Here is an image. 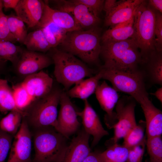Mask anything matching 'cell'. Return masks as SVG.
I'll return each instance as SVG.
<instances>
[{"label": "cell", "instance_id": "cell-1", "mask_svg": "<svg viewBox=\"0 0 162 162\" xmlns=\"http://www.w3.org/2000/svg\"><path fill=\"white\" fill-rule=\"evenodd\" d=\"M102 44L100 55L104 61L102 66L131 73L141 71L142 58L134 38Z\"/></svg>", "mask_w": 162, "mask_h": 162}, {"label": "cell", "instance_id": "cell-2", "mask_svg": "<svg viewBox=\"0 0 162 162\" xmlns=\"http://www.w3.org/2000/svg\"><path fill=\"white\" fill-rule=\"evenodd\" d=\"M101 31L96 26L68 32L60 45L62 50L78 56L85 62L96 64L99 61L101 50Z\"/></svg>", "mask_w": 162, "mask_h": 162}, {"label": "cell", "instance_id": "cell-3", "mask_svg": "<svg viewBox=\"0 0 162 162\" xmlns=\"http://www.w3.org/2000/svg\"><path fill=\"white\" fill-rule=\"evenodd\" d=\"M50 56L54 64V74L56 81L66 92L73 85L95 75L98 71L88 67L74 55L56 48L51 49Z\"/></svg>", "mask_w": 162, "mask_h": 162}, {"label": "cell", "instance_id": "cell-4", "mask_svg": "<svg viewBox=\"0 0 162 162\" xmlns=\"http://www.w3.org/2000/svg\"><path fill=\"white\" fill-rule=\"evenodd\" d=\"M35 154L32 162H61L68 146L67 139L54 127L34 129Z\"/></svg>", "mask_w": 162, "mask_h": 162}, {"label": "cell", "instance_id": "cell-5", "mask_svg": "<svg viewBox=\"0 0 162 162\" xmlns=\"http://www.w3.org/2000/svg\"><path fill=\"white\" fill-rule=\"evenodd\" d=\"M62 91L53 88L46 96L34 100L24 111L23 119L33 129L48 126L55 128L57 123L58 105Z\"/></svg>", "mask_w": 162, "mask_h": 162}, {"label": "cell", "instance_id": "cell-6", "mask_svg": "<svg viewBox=\"0 0 162 162\" xmlns=\"http://www.w3.org/2000/svg\"><path fill=\"white\" fill-rule=\"evenodd\" d=\"M155 13L143 0L134 15V34L133 37L140 50L142 62L156 51L154 33Z\"/></svg>", "mask_w": 162, "mask_h": 162}, {"label": "cell", "instance_id": "cell-7", "mask_svg": "<svg viewBox=\"0 0 162 162\" xmlns=\"http://www.w3.org/2000/svg\"><path fill=\"white\" fill-rule=\"evenodd\" d=\"M102 79L110 81L117 92L130 95L139 102L146 97H148L146 86L141 71L131 73L112 69L100 66L98 70Z\"/></svg>", "mask_w": 162, "mask_h": 162}, {"label": "cell", "instance_id": "cell-8", "mask_svg": "<svg viewBox=\"0 0 162 162\" xmlns=\"http://www.w3.org/2000/svg\"><path fill=\"white\" fill-rule=\"evenodd\" d=\"M136 101L130 96H124L119 99L116 106V122L112 128L114 135L108 140V146L117 143L137 125L135 115Z\"/></svg>", "mask_w": 162, "mask_h": 162}, {"label": "cell", "instance_id": "cell-9", "mask_svg": "<svg viewBox=\"0 0 162 162\" xmlns=\"http://www.w3.org/2000/svg\"><path fill=\"white\" fill-rule=\"evenodd\" d=\"M60 110L55 129L67 139L78 130L80 125L76 110L66 91H62Z\"/></svg>", "mask_w": 162, "mask_h": 162}, {"label": "cell", "instance_id": "cell-10", "mask_svg": "<svg viewBox=\"0 0 162 162\" xmlns=\"http://www.w3.org/2000/svg\"><path fill=\"white\" fill-rule=\"evenodd\" d=\"M14 136L7 162H32V134L24 119Z\"/></svg>", "mask_w": 162, "mask_h": 162}, {"label": "cell", "instance_id": "cell-11", "mask_svg": "<svg viewBox=\"0 0 162 162\" xmlns=\"http://www.w3.org/2000/svg\"><path fill=\"white\" fill-rule=\"evenodd\" d=\"M55 4L56 10L70 14L81 28L89 29L97 26L100 18L95 16L86 6L70 0L50 1Z\"/></svg>", "mask_w": 162, "mask_h": 162}, {"label": "cell", "instance_id": "cell-12", "mask_svg": "<svg viewBox=\"0 0 162 162\" xmlns=\"http://www.w3.org/2000/svg\"><path fill=\"white\" fill-rule=\"evenodd\" d=\"M53 64L50 56L23 49L15 68L17 73L25 78L37 73Z\"/></svg>", "mask_w": 162, "mask_h": 162}, {"label": "cell", "instance_id": "cell-13", "mask_svg": "<svg viewBox=\"0 0 162 162\" xmlns=\"http://www.w3.org/2000/svg\"><path fill=\"white\" fill-rule=\"evenodd\" d=\"M95 93L101 108L106 113V124L109 128H112L116 120V113L113 110L119 100L117 92L104 81L98 84Z\"/></svg>", "mask_w": 162, "mask_h": 162}, {"label": "cell", "instance_id": "cell-14", "mask_svg": "<svg viewBox=\"0 0 162 162\" xmlns=\"http://www.w3.org/2000/svg\"><path fill=\"white\" fill-rule=\"evenodd\" d=\"M84 100L83 110L77 112L78 116L81 117L83 129L89 135L93 136L92 146L96 145L104 136L109 133L103 128L97 113L89 103L87 99Z\"/></svg>", "mask_w": 162, "mask_h": 162}, {"label": "cell", "instance_id": "cell-15", "mask_svg": "<svg viewBox=\"0 0 162 162\" xmlns=\"http://www.w3.org/2000/svg\"><path fill=\"white\" fill-rule=\"evenodd\" d=\"M53 82L49 74L41 70L26 77L21 83L34 100L49 93L53 88Z\"/></svg>", "mask_w": 162, "mask_h": 162}, {"label": "cell", "instance_id": "cell-16", "mask_svg": "<svg viewBox=\"0 0 162 162\" xmlns=\"http://www.w3.org/2000/svg\"><path fill=\"white\" fill-rule=\"evenodd\" d=\"M44 4V1L40 0H20L14 10L28 28H37L43 16Z\"/></svg>", "mask_w": 162, "mask_h": 162}, {"label": "cell", "instance_id": "cell-17", "mask_svg": "<svg viewBox=\"0 0 162 162\" xmlns=\"http://www.w3.org/2000/svg\"><path fill=\"white\" fill-rule=\"evenodd\" d=\"M89 136L83 129L80 131L68 145L61 162H83L91 152Z\"/></svg>", "mask_w": 162, "mask_h": 162}, {"label": "cell", "instance_id": "cell-18", "mask_svg": "<svg viewBox=\"0 0 162 162\" xmlns=\"http://www.w3.org/2000/svg\"><path fill=\"white\" fill-rule=\"evenodd\" d=\"M44 2L43 16L37 28L41 24L52 22L67 32L83 30L70 14L51 8L49 5L48 1H44Z\"/></svg>", "mask_w": 162, "mask_h": 162}, {"label": "cell", "instance_id": "cell-19", "mask_svg": "<svg viewBox=\"0 0 162 162\" xmlns=\"http://www.w3.org/2000/svg\"><path fill=\"white\" fill-rule=\"evenodd\" d=\"M145 118L147 137L161 136L162 134V112L146 97L139 103Z\"/></svg>", "mask_w": 162, "mask_h": 162}, {"label": "cell", "instance_id": "cell-20", "mask_svg": "<svg viewBox=\"0 0 162 162\" xmlns=\"http://www.w3.org/2000/svg\"><path fill=\"white\" fill-rule=\"evenodd\" d=\"M143 0H120L114 9L105 16L104 25L112 26L129 20Z\"/></svg>", "mask_w": 162, "mask_h": 162}, {"label": "cell", "instance_id": "cell-21", "mask_svg": "<svg viewBox=\"0 0 162 162\" xmlns=\"http://www.w3.org/2000/svg\"><path fill=\"white\" fill-rule=\"evenodd\" d=\"M161 52L156 51L153 52L141 64L146 65L145 68L141 70L146 85L148 82L152 85H162Z\"/></svg>", "mask_w": 162, "mask_h": 162}, {"label": "cell", "instance_id": "cell-22", "mask_svg": "<svg viewBox=\"0 0 162 162\" xmlns=\"http://www.w3.org/2000/svg\"><path fill=\"white\" fill-rule=\"evenodd\" d=\"M134 16L129 20L110 26L101 36L102 43L125 40L133 38L134 34Z\"/></svg>", "mask_w": 162, "mask_h": 162}, {"label": "cell", "instance_id": "cell-23", "mask_svg": "<svg viewBox=\"0 0 162 162\" xmlns=\"http://www.w3.org/2000/svg\"><path fill=\"white\" fill-rule=\"evenodd\" d=\"M101 79V74L98 70L95 75L77 82L66 92L70 98H78L83 100L87 99L95 92L99 80Z\"/></svg>", "mask_w": 162, "mask_h": 162}, {"label": "cell", "instance_id": "cell-24", "mask_svg": "<svg viewBox=\"0 0 162 162\" xmlns=\"http://www.w3.org/2000/svg\"><path fill=\"white\" fill-rule=\"evenodd\" d=\"M23 44L31 51L44 52L51 49L40 28L28 33Z\"/></svg>", "mask_w": 162, "mask_h": 162}, {"label": "cell", "instance_id": "cell-25", "mask_svg": "<svg viewBox=\"0 0 162 162\" xmlns=\"http://www.w3.org/2000/svg\"><path fill=\"white\" fill-rule=\"evenodd\" d=\"M51 49L59 45L64 39L67 33L65 30L52 22L39 25Z\"/></svg>", "mask_w": 162, "mask_h": 162}, {"label": "cell", "instance_id": "cell-26", "mask_svg": "<svg viewBox=\"0 0 162 162\" xmlns=\"http://www.w3.org/2000/svg\"><path fill=\"white\" fill-rule=\"evenodd\" d=\"M23 49L8 41L0 39V63L8 61L15 68L18 62Z\"/></svg>", "mask_w": 162, "mask_h": 162}, {"label": "cell", "instance_id": "cell-27", "mask_svg": "<svg viewBox=\"0 0 162 162\" xmlns=\"http://www.w3.org/2000/svg\"><path fill=\"white\" fill-rule=\"evenodd\" d=\"M17 111L24 113L17 108L14 101L13 90L7 80L0 79V112Z\"/></svg>", "mask_w": 162, "mask_h": 162}, {"label": "cell", "instance_id": "cell-28", "mask_svg": "<svg viewBox=\"0 0 162 162\" xmlns=\"http://www.w3.org/2000/svg\"><path fill=\"white\" fill-rule=\"evenodd\" d=\"M128 151L129 148L116 143L108 146L101 154L104 162H125Z\"/></svg>", "mask_w": 162, "mask_h": 162}, {"label": "cell", "instance_id": "cell-29", "mask_svg": "<svg viewBox=\"0 0 162 162\" xmlns=\"http://www.w3.org/2000/svg\"><path fill=\"white\" fill-rule=\"evenodd\" d=\"M23 115L17 111H11L0 122V129L3 131L14 136L21 125Z\"/></svg>", "mask_w": 162, "mask_h": 162}, {"label": "cell", "instance_id": "cell-30", "mask_svg": "<svg viewBox=\"0 0 162 162\" xmlns=\"http://www.w3.org/2000/svg\"><path fill=\"white\" fill-rule=\"evenodd\" d=\"M9 31L16 41L23 44L28 35L24 22L18 16L13 14L7 15Z\"/></svg>", "mask_w": 162, "mask_h": 162}, {"label": "cell", "instance_id": "cell-31", "mask_svg": "<svg viewBox=\"0 0 162 162\" xmlns=\"http://www.w3.org/2000/svg\"><path fill=\"white\" fill-rule=\"evenodd\" d=\"M12 88L16 106L24 114V111L34 100L21 83L13 86Z\"/></svg>", "mask_w": 162, "mask_h": 162}, {"label": "cell", "instance_id": "cell-32", "mask_svg": "<svg viewBox=\"0 0 162 162\" xmlns=\"http://www.w3.org/2000/svg\"><path fill=\"white\" fill-rule=\"evenodd\" d=\"M146 128L145 121H141L123 138V145L129 148L140 142L144 138Z\"/></svg>", "mask_w": 162, "mask_h": 162}, {"label": "cell", "instance_id": "cell-33", "mask_svg": "<svg viewBox=\"0 0 162 162\" xmlns=\"http://www.w3.org/2000/svg\"><path fill=\"white\" fill-rule=\"evenodd\" d=\"M146 145L150 157V162H162L161 136L147 138Z\"/></svg>", "mask_w": 162, "mask_h": 162}, {"label": "cell", "instance_id": "cell-34", "mask_svg": "<svg viewBox=\"0 0 162 162\" xmlns=\"http://www.w3.org/2000/svg\"><path fill=\"white\" fill-rule=\"evenodd\" d=\"M146 141V137L145 136L139 143L129 148L127 162H142Z\"/></svg>", "mask_w": 162, "mask_h": 162}, {"label": "cell", "instance_id": "cell-35", "mask_svg": "<svg viewBox=\"0 0 162 162\" xmlns=\"http://www.w3.org/2000/svg\"><path fill=\"white\" fill-rule=\"evenodd\" d=\"M13 136L0 129V162H5L10 151Z\"/></svg>", "mask_w": 162, "mask_h": 162}, {"label": "cell", "instance_id": "cell-36", "mask_svg": "<svg viewBox=\"0 0 162 162\" xmlns=\"http://www.w3.org/2000/svg\"><path fill=\"white\" fill-rule=\"evenodd\" d=\"M155 16L154 33V46L156 50L162 52V15L155 11Z\"/></svg>", "mask_w": 162, "mask_h": 162}, {"label": "cell", "instance_id": "cell-37", "mask_svg": "<svg viewBox=\"0 0 162 162\" xmlns=\"http://www.w3.org/2000/svg\"><path fill=\"white\" fill-rule=\"evenodd\" d=\"M0 39L13 43L16 41L9 31L7 15L4 14L2 10H0Z\"/></svg>", "mask_w": 162, "mask_h": 162}, {"label": "cell", "instance_id": "cell-38", "mask_svg": "<svg viewBox=\"0 0 162 162\" xmlns=\"http://www.w3.org/2000/svg\"><path fill=\"white\" fill-rule=\"evenodd\" d=\"M72 2L86 6L96 16L99 17L103 10L104 0H72Z\"/></svg>", "mask_w": 162, "mask_h": 162}, {"label": "cell", "instance_id": "cell-39", "mask_svg": "<svg viewBox=\"0 0 162 162\" xmlns=\"http://www.w3.org/2000/svg\"><path fill=\"white\" fill-rule=\"evenodd\" d=\"M120 1L116 0H106L104 2L103 10L105 12V16L110 13L117 6Z\"/></svg>", "mask_w": 162, "mask_h": 162}, {"label": "cell", "instance_id": "cell-40", "mask_svg": "<svg viewBox=\"0 0 162 162\" xmlns=\"http://www.w3.org/2000/svg\"><path fill=\"white\" fill-rule=\"evenodd\" d=\"M83 162H104L101 152H91Z\"/></svg>", "mask_w": 162, "mask_h": 162}, {"label": "cell", "instance_id": "cell-41", "mask_svg": "<svg viewBox=\"0 0 162 162\" xmlns=\"http://www.w3.org/2000/svg\"><path fill=\"white\" fill-rule=\"evenodd\" d=\"M147 2L148 4L154 10L162 14V0H149Z\"/></svg>", "mask_w": 162, "mask_h": 162}, {"label": "cell", "instance_id": "cell-42", "mask_svg": "<svg viewBox=\"0 0 162 162\" xmlns=\"http://www.w3.org/2000/svg\"><path fill=\"white\" fill-rule=\"evenodd\" d=\"M20 0H2L3 7L5 9H16Z\"/></svg>", "mask_w": 162, "mask_h": 162}, {"label": "cell", "instance_id": "cell-43", "mask_svg": "<svg viewBox=\"0 0 162 162\" xmlns=\"http://www.w3.org/2000/svg\"><path fill=\"white\" fill-rule=\"evenodd\" d=\"M151 94L154 96L160 102L162 103V88L161 87L158 89L154 93Z\"/></svg>", "mask_w": 162, "mask_h": 162}, {"label": "cell", "instance_id": "cell-44", "mask_svg": "<svg viewBox=\"0 0 162 162\" xmlns=\"http://www.w3.org/2000/svg\"><path fill=\"white\" fill-rule=\"evenodd\" d=\"M3 8L2 0H0V10H2Z\"/></svg>", "mask_w": 162, "mask_h": 162}]
</instances>
